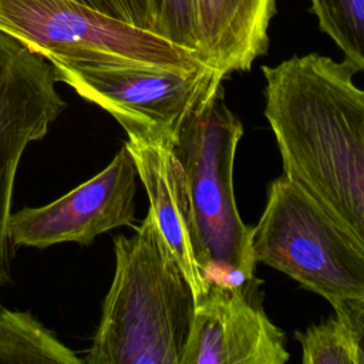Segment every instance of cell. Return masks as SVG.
Returning a JSON list of instances; mask_svg holds the SVG:
<instances>
[{
    "instance_id": "1",
    "label": "cell",
    "mask_w": 364,
    "mask_h": 364,
    "mask_svg": "<svg viewBox=\"0 0 364 364\" xmlns=\"http://www.w3.org/2000/svg\"><path fill=\"white\" fill-rule=\"evenodd\" d=\"M264 115L283 172L364 245V90L357 70L316 53L262 68Z\"/></svg>"
},
{
    "instance_id": "2",
    "label": "cell",
    "mask_w": 364,
    "mask_h": 364,
    "mask_svg": "<svg viewBox=\"0 0 364 364\" xmlns=\"http://www.w3.org/2000/svg\"><path fill=\"white\" fill-rule=\"evenodd\" d=\"M115 270L88 364H181L195 299L148 210L135 233L114 242Z\"/></svg>"
},
{
    "instance_id": "3",
    "label": "cell",
    "mask_w": 364,
    "mask_h": 364,
    "mask_svg": "<svg viewBox=\"0 0 364 364\" xmlns=\"http://www.w3.org/2000/svg\"><path fill=\"white\" fill-rule=\"evenodd\" d=\"M243 136L240 119L229 109L220 87L183 122L172 151L178 158L192 206L198 262L209 272L226 267L253 280L252 228L237 212L233 165Z\"/></svg>"
},
{
    "instance_id": "4",
    "label": "cell",
    "mask_w": 364,
    "mask_h": 364,
    "mask_svg": "<svg viewBox=\"0 0 364 364\" xmlns=\"http://www.w3.org/2000/svg\"><path fill=\"white\" fill-rule=\"evenodd\" d=\"M252 228L255 262L290 276L331 306L364 299V245L304 186L283 172Z\"/></svg>"
},
{
    "instance_id": "5",
    "label": "cell",
    "mask_w": 364,
    "mask_h": 364,
    "mask_svg": "<svg viewBox=\"0 0 364 364\" xmlns=\"http://www.w3.org/2000/svg\"><path fill=\"white\" fill-rule=\"evenodd\" d=\"M0 31L48 61L205 65L193 53L77 0H0Z\"/></svg>"
},
{
    "instance_id": "6",
    "label": "cell",
    "mask_w": 364,
    "mask_h": 364,
    "mask_svg": "<svg viewBox=\"0 0 364 364\" xmlns=\"http://www.w3.org/2000/svg\"><path fill=\"white\" fill-rule=\"evenodd\" d=\"M58 81L112 115L128 138L173 144L189 115L220 87L225 75L208 65L50 61Z\"/></svg>"
},
{
    "instance_id": "7",
    "label": "cell",
    "mask_w": 364,
    "mask_h": 364,
    "mask_svg": "<svg viewBox=\"0 0 364 364\" xmlns=\"http://www.w3.org/2000/svg\"><path fill=\"white\" fill-rule=\"evenodd\" d=\"M57 82L48 60L0 31V284L10 280L17 168L27 145L44 138L65 108Z\"/></svg>"
},
{
    "instance_id": "8",
    "label": "cell",
    "mask_w": 364,
    "mask_h": 364,
    "mask_svg": "<svg viewBox=\"0 0 364 364\" xmlns=\"http://www.w3.org/2000/svg\"><path fill=\"white\" fill-rule=\"evenodd\" d=\"M136 166L124 146L91 179L61 198L11 213L9 235L13 246L46 249L74 242L91 243L108 230L131 226L135 219Z\"/></svg>"
},
{
    "instance_id": "9",
    "label": "cell",
    "mask_w": 364,
    "mask_h": 364,
    "mask_svg": "<svg viewBox=\"0 0 364 364\" xmlns=\"http://www.w3.org/2000/svg\"><path fill=\"white\" fill-rule=\"evenodd\" d=\"M245 284L210 282L195 304L181 364H284L289 360L284 333L256 301V286Z\"/></svg>"
},
{
    "instance_id": "10",
    "label": "cell",
    "mask_w": 364,
    "mask_h": 364,
    "mask_svg": "<svg viewBox=\"0 0 364 364\" xmlns=\"http://www.w3.org/2000/svg\"><path fill=\"white\" fill-rule=\"evenodd\" d=\"M125 146L134 158L138 178L145 188L149 212L179 264L196 304L209 290L210 282L198 262L192 206L172 144L128 138Z\"/></svg>"
},
{
    "instance_id": "11",
    "label": "cell",
    "mask_w": 364,
    "mask_h": 364,
    "mask_svg": "<svg viewBox=\"0 0 364 364\" xmlns=\"http://www.w3.org/2000/svg\"><path fill=\"white\" fill-rule=\"evenodd\" d=\"M276 0H196V57L222 73L249 71L269 48Z\"/></svg>"
},
{
    "instance_id": "12",
    "label": "cell",
    "mask_w": 364,
    "mask_h": 364,
    "mask_svg": "<svg viewBox=\"0 0 364 364\" xmlns=\"http://www.w3.org/2000/svg\"><path fill=\"white\" fill-rule=\"evenodd\" d=\"M84 363L30 311L0 306V364Z\"/></svg>"
},
{
    "instance_id": "13",
    "label": "cell",
    "mask_w": 364,
    "mask_h": 364,
    "mask_svg": "<svg viewBox=\"0 0 364 364\" xmlns=\"http://www.w3.org/2000/svg\"><path fill=\"white\" fill-rule=\"evenodd\" d=\"M320 30L343 51L348 64L364 71V0H310Z\"/></svg>"
},
{
    "instance_id": "14",
    "label": "cell",
    "mask_w": 364,
    "mask_h": 364,
    "mask_svg": "<svg viewBox=\"0 0 364 364\" xmlns=\"http://www.w3.org/2000/svg\"><path fill=\"white\" fill-rule=\"evenodd\" d=\"M294 337L301 344L304 364H358V354L350 330L337 317L309 327Z\"/></svg>"
},
{
    "instance_id": "15",
    "label": "cell",
    "mask_w": 364,
    "mask_h": 364,
    "mask_svg": "<svg viewBox=\"0 0 364 364\" xmlns=\"http://www.w3.org/2000/svg\"><path fill=\"white\" fill-rule=\"evenodd\" d=\"M151 31L196 55V0H151Z\"/></svg>"
},
{
    "instance_id": "16",
    "label": "cell",
    "mask_w": 364,
    "mask_h": 364,
    "mask_svg": "<svg viewBox=\"0 0 364 364\" xmlns=\"http://www.w3.org/2000/svg\"><path fill=\"white\" fill-rule=\"evenodd\" d=\"M109 17L151 31V0H77ZM152 33V31H151Z\"/></svg>"
},
{
    "instance_id": "17",
    "label": "cell",
    "mask_w": 364,
    "mask_h": 364,
    "mask_svg": "<svg viewBox=\"0 0 364 364\" xmlns=\"http://www.w3.org/2000/svg\"><path fill=\"white\" fill-rule=\"evenodd\" d=\"M333 307L336 316L351 333L358 354V364H364V299L343 300Z\"/></svg>"
}]
</instances>
